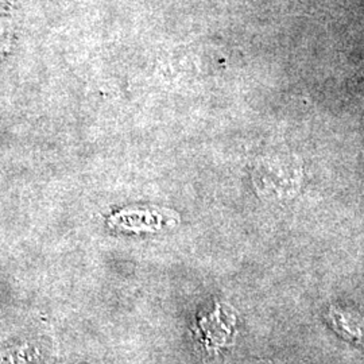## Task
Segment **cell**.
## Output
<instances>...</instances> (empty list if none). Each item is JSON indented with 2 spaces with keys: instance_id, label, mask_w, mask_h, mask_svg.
Masks as SVG:
<instances>
[{
  "instance_id": "cell-1",
  "label": "cell",
  "mask_w": 364,
  "mask_h": 364,
  "mask_svg": "<svg viewBox=\"0 0 364 364\" xmlns=\"http://www.w3.org/2000/svg\"><path fill=\"white\" fill-rule=\"evenodd\" d=\"M193 333L203 350L219 352L232 343L235 335V316L220 304L210 312L201 314L193 326Z\"/></svg>"
}]
</instances>
